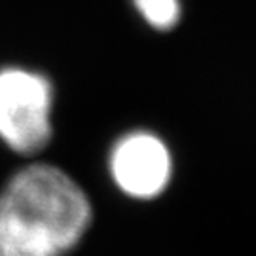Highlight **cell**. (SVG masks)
Here are the masks:
<instances>
[{
  "instance_id": "6da1fadb",
  "label": "cell",
  "mask_w": 256,
  "mask_h": 256,
  "mask_svg": "<svg viewBox=\"0 0 256 256\" xmlns=\"http://www.w3.org/2000/svg\"><path fill=\"white\" fill-rule=\"evenodd\" d=\"M90 222V200L68 174L30 165L0 194V256H63Z\"/></svg>"
},
{
  "instance_id": "7a4b0ae2",
  "label": "cell",
  "mask_w": 256,
  "mask_h": 256,
  "mask_svg": "<svg viewBox=\"0 0 256 256\" xmlns=\"http://www.w3.org/2000/svg\"><path fill=\"white\" fill-rule=\"evenodd\" d=\"M54 92L44 76L21 68L0 72V138L12 150L32 154L52 137Z\"/></svg>"
},
{
  "instance_id": "3957f363",
  "label": "cell",
  "mask_w": 256,
  "mask_h": 256,
  "mask_svg": "<svg viewBox=\"0 0 256 256\" xmlns=\"http://www.w3.org/2000/svg\"><path fill=\"white\" fill-rule=\"evenodd\" d=\"M110 173L124 194L150 200L164 192L171 178V154L152 133H129L110 154Z\"/></svg>"
},
{
  "instance_id": "277c9868",
  "label": "cell",
  "mask_w": 256,
  "mask_h": 256,
  "mask_svg": "<svg viewBox=\"0 0 256 256\" xmlns=\"http://www.w3.org/2000/svg\"><path fill=\"white\" fill-rule=\"evenodd\" d=\"M140 16L156 28H169L178 21L180 4L178 0H135Z\"/></svg>"
}]
</instances>
